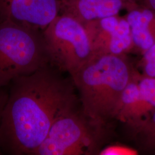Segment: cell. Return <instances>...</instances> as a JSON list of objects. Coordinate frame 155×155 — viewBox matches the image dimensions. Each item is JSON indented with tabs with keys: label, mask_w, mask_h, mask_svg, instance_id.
Listing matches in <instances>:
<instances>
[{
	"label": "cell",
	"mask_w": 155,
	"mask_h": 155,
	"mask_svg": "<svg viewBox=\"0 0 155 155\" xmlns=\"http://www.w3.org/2000/svg\"><path fill=\"white\" fill-rule=\"evenodd\" d=\"M48 64L9 84L0 123L1 154L35 155L56 120L80 104L72 78Z\"/></svg>",
	"instance_id": "obj_1"
},
{
	"label": "cell",
	"mask_w": 155,
	"mask_h": 155,
	"mask_svg": "<svg viewBox=\"0 0 155 155\" xmlns=\"http://www.w3.org/2000/svg\"><path fill=\"white\" fill-rule=\"evenodd\" d=\"M134 73L125 54L94 55L70 76L85 116L106 127L117 118L123 91Z\"/></svg>",
	"instance_id": "obj_2"
},
{
	"label": "cell",
	"mask_w": 155,
	"mask_h": 155,
	"mask_svg": "<svg viewBox=\"0 0 155 155\" xmlns=\"http://www.w3.org/2000/svg\"><path fill=\"white\" fill-rule=\"evenodd\" d=\"M48 64L43 31L10 21L0 22V89Z\"/></svg>",
	"instance_id": "obj_3"
},
{
	"label": "cell",
	"mask_w": 155,
	"mask_h": 155,
	"mask_svg": "<svg viewBox=\"0 0 155 155\" xmlns=\"http://www.w3.org/2000/svg\"><path fill=\"white\" fill-rule=\"evenodd\" d=\"M79 105L67 111L56 120L35 155H84L99 153L106 127L91 121L83 113L81 106L79 107Z\"/></svg>",
	"instance_id": "obj_4"
},
{
	"label": "cell",
	"mask_w": 155,
	"mask_h": 155,
	"mask_svg": "<svg viewBox=\"0 0 155 155\" xmlns=\"http://www.w3.org/2000/svg\"><path fill=\"white\" fill-rule=\"evenodd\" d=\"M49 63L72 75L94 56L87 31L73 17L59 14L43 31Z\"/></svg>",
	"instance_id": "obj_5"
},
{
	"label": "cell",
	"mask_w": 155,
	"mask_h": 155,
	"mask_svg": "<svg viewBox=\"0 0 155 155\" xmlns=\"http://www.w3.org/2000/svg\"><path fill=\"white\" fill-rule=\"evenodd\" d=\"M94 55H124L133 48L131 31L125 17L119 15L83 24Z\"/></svg>",
	"instance_id": "obj_6"
},
{
	"label": "cell",
	"mask_w": 155,
	"mask_h": 155,
	"mask_svg": "<svg viewBox=\"0 0 155 155\" xmlns=\"http://www.w3.org/2000/svg\"><path fill=\"white\" fill-rule=\"evenodd\" d=\"M58 15V0H0V22L10 21L43 31Z\"/></svg>",
	"instance_id": "obj_7"
},
{
	"label": "cell",
	"mask_w": 155,
	"mask_h": 155,
	"mask_svg": "<svg viewBox=\"0 0 155 155\" xmlns=\"http://www.w3.org/2000/svg\"><path fill=\"white\" fill-rule=\"evenodd\" d=\"M59 14L72 17L84 24L118 15L139 5L136 0H58Z\"/></svg>",
	"instance_id": "obj_8"
},
{
	"label": "cell",
	"mask_w": 155,
	"mask_h": 155,
	"mask_svg": "<svg viewBox=\"0 0 155 155\" xmlns=\"http://www.w3.org/2000/svg\"><path fill=\"white\" fill-rule=\"evenodd\" d=\"M125 17L130 28L133 48L144 53L155 43V12L137 5Z\"/></svg>",
	"instance_id": "obj_9"
},
{
	"label": "cell",
	"mask_w": 155,
	"mask_h": 155,
	"mask_svg": "<svg viewBox=\"0 0 155 155\" xmlns=\"http://www.w3.org/2000/svg\"><path fill=\"white\" fill-rule=\"evenodd\" d=\"M140 93L125 122L131 124L138 121L155 110V77L138 75Z\"/></svg>",
	"instance_id": "obj_10"
},
{
	"label": "cell",
	"mask_w": 155,
	"mask_h": 155,
	"mask_svg": "<svg viewBox=\"0 0 155 155\" xmlns=\"http://www.w3.org/2000/svg\"><path fill=\"white\" fill-rule=\"evenodd\" d=\"M127 125L141 148L155 152V110L144 118Z\"/></svg>",
	"instance_id": "obj_11"
},
{
	"label": "cell",
	"mask_w": 155,
	"mask_h": 155,
	"mask_svg": "<svg viewBox=\"0 0 155 155\" xmlns=\"http://www.w3.org/2000/svg\"><path fill=\"white\" fill-rule=\"evenodd\" d=\"M143 64L144 75L155 77V43L143 53Z\"/></svg>",
	"instance_id": "obj_12"
},
{
	"label": "cell",
	"mask_w": 155,
	"mask_h": 155,
	"mask_svg": "<svg viewBox=\"0 0 155 155\" xmlns=\"http://www.w3.org/2000/svg\"><path fill=\"white\" fill-rule=\"evenodd\" d=\"M137 151L132 148L120 145H110L101 149L98 153L100 155H134Z\"/></svg>",
	"instance_id": "obj_13"
},
{
	"label": "cell",
	"mask_w": 155,
	"mask_h": 155,
	"mask_svg": "<svg viewBox=\"0 0 155 155\" xmlns=\"http://www.w3.org/2000/svg\"><path fill=\"white\" fill-rule=\"evenodd\" d=\"M8 98V91H7L4 88L0 89V123L2 118V113L4 109L6 103ZM0 155L1 152L0 151Z\"/></svg>",
	"instance_id": "obj_14"
},
{
	"label": "cell",
	"mask_w": 155,
	"mask_h": 155,
	"mask_svg": "<svg viewBox=\"0 0 155 155\" xmlns=\"http://www.w3.org/2000/svg\"><path fill=\"white\" fill-rule=\"evenodd\" d=\"M139 5L155 12V0H136Z\"/></svg>",
	"instance_id": "obj_15"
}]
</instances>
